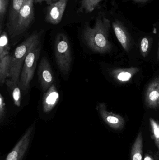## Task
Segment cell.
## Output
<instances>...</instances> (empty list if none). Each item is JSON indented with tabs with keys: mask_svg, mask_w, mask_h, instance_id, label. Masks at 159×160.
<instances>
[{
	"mask_svg": "<svg viewBox=\"0 0 159 160\" xmlns=\"http://www.w3.org/2000/svg\"><path fill=\"white\" fill-rule=\"evenodd\" d=\"M42 32H34L20 44L11 55V66L9 78L19 84L21 69L25 59L32 48L40 43Z\"/></svg>",
	"mask_w": 159,
	"mask_h": 160,
	"instance_id": "cell-2",
	"label": "cell"
},
{
	"mask_svg": "<svg viewBox=\"0 0 159 160\" xmlns=\"http://www.w3.org/2000/svg\"><path fill=\"white\" fill-rule=\"evenodd\" d=\"M96 109L104 122L110 128L115 130H121L125 127V119L118 114L108 111L105 103H99Z\"/></svg>",
	"mask_w": 159,
	"mask_h": 160,
	"instance_id": "cell-7",
	"label": "cell"
},
{
	"mask_svg": "<svg viewBox=\"0 0 159 160\" xmlns=\"http://www.w3.org/2000/svg\"><path fill=\"white\" fill-rule=\"evenodd\" d=\"M105 0H82L77 13H90L98 7L101 2Z\"/></svg>",
	"mask_w": 159,
	"mask_h": 160,
	"instance_id": "cell-18",
	"label": "cell"
},
{
	"mask_svg": "<svg viewBox=\"0 0 159 160\" xmlns=\"http://www.w3.org/2000/svg\"><path fill=\"white\" fill-rule=\"evenodd\" d=\"M55 59L62 74L67 75L70 72L72 63L71 46L68 38L63 33L56 36L54 44Z\"/></svg>",
	"mask_w": 159,
	"mask_h": 160,
	"instance_id": "cell-3",
	"label": "cell"
},
{
	"mask_svg": "<svg viewBox=\"0 0 159 160\" xmlns=\"http://www.w3.org/2000/svg\"><path fill=\"white\" fill-rule=\"evenodd\" d=\"M24 0H11L8 11V19H7V32L11 30L12 27L16 22L19 13L22 8Z\"/></svg>",
	"mask_w": 159,
	"mask_h": 160,
	"instance_id": "cell-14",
	"label": "cell"
},
{
	"mask_svg": "<svg viewBox=\"0 0 159 160\" xmlns=\"http://www.w3.org/2000/svg\"><path fill=\"white\" fill-rule=\"evenodd\" d=\"M139 71L140 68L134 67L128 68H115L110 71V75L117 82L125 83L132 79Z\"/></svg>",
	"mask_w": 159,
	"mask_h": 160,
	"instance_id": "cell-13",
	"label": "cell"
},
{
	"mask_svg": "<svg viewBox=\"0 0 159 160\" xmlns=\"http://www.w3.org/2000/svg\"><path fill=\"white\" fill-rule=\"evenodd\" d=\"M52 2H57V1H58V0H52Z\"/></svg>",
	"mask_w": 159,
	"mask_h": 160,
	"instance_id": "cell-28",
	"label": "cell"
},
{
	"mask_svg": "<svg viewBox=\"0 0 159 160\" xmlns=\"http://www.w3.org/2000/svg\"><path fill=\"white\" fill-rule=\"evenodd\" d=\"M44 2H45L49 5L53 3L52 0H35V2L36 3H41Z\"/></svg>",
	"mask_w": 159,
	"mask_h": 160,
	"instance_id": "cell-25",
	"label": "cell"
},
{
	"mask_svg": "<svg viewBox=\"0 0 159 160\" xmlns=\"http://www.w3.org/2000/svg\"><path fill=\"white\" fill-rule=\"evenodd\" d=\"M6 114V105L5 99L2 94H0V121L3 122Z\"/></svg>",
	"mask_w": 159,
	"mask_h": 160,
	"instance_id": "cell-23",
	"label": "cell"
},
{
	"mask_svg": "<svg viewBox=\"0 0 159 160\" xmlns=\"http://www.w3.org/2000/svg\"><path fill=\"white\" fill-rule=\"evenodd\" d=\"M149 0H126V1H133L135 3H143L147 2Z\"/></svg>",
	"mask_w": 159,
	"mask_h": 160,
	"instance_id": "cell-26",
	"label": "cell"
},
{
	"mask_svg": "<svg viewBox=\"0 0 159 160\" xmlns=\"http://www.w3.org/2000/svg\"><path fill=\"white\" fill-rule=\"evenodd\" d=\"M69 0H58L49 5L47 8L45 20L51 24H58L61 22Z\"/></svg>",
	"mask_w": 159,
	"mask_h": 160,
	"instance_id": "cell-8",
	"label": "cell"
},
{
	"mask_svg": "<svg viewBox=\"0 0 159 160\" xmlns=\"http://www.w3.org/2000/svg\"><path fill=\"white\" fill-rule=\"evenodd\" d=\"M38 77L42 89L45 92L54 83V76L49 61L43 57L38 68Z\"/></svg>",
	"mask_w": 159,
	"mask_h": 160,
	"instance_id": "cell-9",
	"label": "cell"
},
{
	"mask_svg": "<svg viewBox=\"0 0 159 160\" xmlns=\"http://www.w3.org/2000/svg\"><path fill=\"white\" fill-rule=\"evenodd\" d=\"M11 55H6L0 59V83L1 85L5 83L7 78H9L11 66Z\"/></svg>",
	"mask_w": 159,
	"mask_h": 160,
	"instance_id": "cell-17",
	"label": "cell"
},
{
	"mask_svg": "<svg viewBox=\"0 0 159 160\" xmlns=\"http://www.w3.org/2000/svg\"><path fill=\"white\" fill-rule=\"evenodd\" d=\"M157 61H159V43L158 45V50H157Z\"/></svg>",
	"mask_w": 159,
	"mask_h": 160,
	"instance_id": "cell-27",
	"label": "cell"
},
{
	"mask_svg": "<svg viewBox=\"0 0 159 160\" xmlns=\"http://www.w3.org/2000/svg\"><path fill=\"white\" fill-rule=\"evenodd\" d=\"M59 100V94L53 84L45 92L43 98L42 108L45 113L50 112L56 107Z\"/></svg>",
	"mask_w": 159,
	"mask_h": 160,
	"instance_id": "cell-12",
	"label": "cell"
},
{
	"mask_svg": "<svg viewBox=\"0 0 159 160\" xmlns=\"http://www.w3.org/2000/svg\"><path fill=\"white\" fill-rule=\"evenodd\" d=\"M10 49L8 34L5 31H2L0 38V59L9 54Z\"/></svg>",
	"mask_w": 159,
	"mask_h": 160,
	"instance_id": "cell-19",
	"label": "cell"
},
{
	"mask_svg": "<svg viewBox=\"0 0 159 160\" xmlns=\"http://www.w3.org/2000/svg\"><path fill=\"white\" fill-rule=\"evenodd\" d=\"M5 83L8 91L11 93L14 104L17 107H20L21 104V90L19 84L15 82L10 79H7Z\"/></svg>",
	"mask_w": 159,
	"mask_h": 160,
	"instance_id": "cell-16",
	"label": "cell"
},
{
	"mask_svg": "<svg viewBox=\"0 0 159 160\" xmlns=\"http://www.w3.org/2000/svg\"><path fill=\"white\" fill-rule=\"evenodd\" d=\"M151 45V38L148 37H144L141 39L140 44V50L141 55L146 58L149 53Z\"/></svg>",
	"mask_w": 159,
	"mask_h": 160,
	"instance_id": "cell-21",
	"label": "cell"
},
{
	"mask_svg": "<svg viewBox=\"0 0 159 160\" xmlns=\"http://www.w3.org/2000/svg\"><path fill=\"white\" fill-rule=\"evenodd\" d=\"M143 133L140 131L131 147V160H143Z\"/></svg>",
	"mask_w": 159,
	"mask_h": 160,
	"instance_id": "cell-15",
	"label": "cell"
},
{
	"mask_svg": "<svg viewBox=\"0 0 159 160\" xmlns=\"http://www.w3.org/2000/svg\"><path fill=\"white\" fill-rule=\"evenodd\" d=\"M143 160H159V158L153 152H147L145 155Z\"/></svg>",
	"mask_w": 159,
	"mask_h": 160,
	"instance_id": "cell-24",
	"label": "cell"
},
{
	"mask_svg": "<svg viewBox=\"0 0 159 160\" xmlns=\"http://www.w3.org/2000/svg\"><path fill=\"white\" fill-rule=\"evenodd\" d=\"M151 137L154 140L159 153V122L154 118H149Z\"/></svg>",
	"mask_w": 159,
	"mask_h": 160,
	"instance_id": "cell-20",
	"label": "cell"
},
{
	"mask_svg": "<svg viewBox=\"0 0 159 160\" xmlns=\"http://www.w3.org/2000/svg\"><path fill=\"white\" fill-rule=\"evenodd\" d=\"M34 2L35 0H24L16 22L8 32L11 38L22 35L30 26L34 18Z\"/></svg>",
	"mask_w": 159,
	"mask_h": 160,
	"instance_id": "cell-4",
	"label": "cell"
},
{
	"mask_svg": "<svg viewBox=\"0 0 159 160\" xmlns=\"http://www.w3.org/2000/svg\"><path fill=\"white\" fill-rule=\"evenodd\" d=\"M41 48L40 43L33 47L28 53L24 61L19 82V85L24 93H26L29 89L34 76Z\"/></svg>",
	"mask_w": 159,
	"mask_h": 160,
	"instance_id": "cell-5",
	"label": "cell"
},
{
	"mask_svg": "<svg viewBox=\"0 0 159 160\" xmlns=\"http://www.w3.org/2000/svg\"><path fill=\"white\" fill-rule=\"evenodd\" d=\"M35 124L32 125L25 132L5 160H22L29 148Z\"/></svg>",
	"mask_w": 159,
	"mask_h": 160,
	"instance_id": "cell-6",
	"label": "cell"
},
{
	"mask_svg": "<svg viewBox=\"0 0 159 160\" xmlns=\"http://www.w3.org/2000/svg\"><path fill=\"white\" fill-rule=\"evenodd\" d=\"M112 27L116 37L126 52L129 51L133 46L132 38L124 24L119 20H115L112 23Z\"/></svg>",
	"mask_w": 159,
	"mask_h": 160,
	"instance_id": "cell-11",
	"label": "cell"
},
{
	"mask_svg": "<svg viewBox=\"0 0 159 160\" xmlns=\"http://www.w3.org/2000/svg\"><path fill=\"white\" fill-rule=\"evenodd\" d=\"M110 21L100 15L96 18L94 27L86 26L83 38L86 45L92 51L104 54L112 50L113 46L109 40Z\"/></svg>",
	"mask_w": 159,
	"mask_h": 160,
	"instance_id": "cell-1",
	"label": "cell"
},
{
	"mask_svg": "<svg viewBox=\"0 0 159 160\" xmlns=\"http://www.w3.org/2000/svg\"><path fill=\"white\" fill-rule=\"evenodd\" d=\"M9 0H0V33L2 32V26L8 8Z\"/></svg>",
	"mask_w": 159,
	"mask_h": 160,
	"instance_id": "cell-22",
	"label": "cell"
},
{
	"mask_svg": "<svg viewBox=\"0 0 159 160\" xmlns=\"http://www.w3.org/2000/svg\"><path fill=\"white\" fill-rule=\"evenodd\" d=\"M144 101L146 106L148 109L159 108V75L152 80L147 87Z\"/></svg>",
	"mask_w": 159,
	"mask_h": 160,
	"instance_id": "cell-10",
	"label": "cell"
}]
</instances>
